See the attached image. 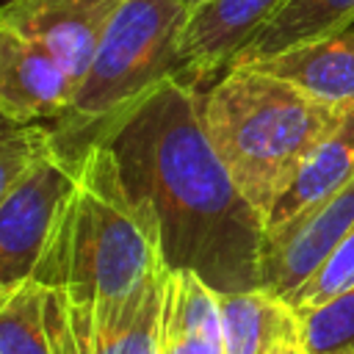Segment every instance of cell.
<instances>
[{
    "label": "cell",
    "mask_w": 354,
    "mask_h": 354,
    "mask_svg": "<svg viewBox=\"0 0 354 354\" xmlns=\"http://www.w3.org/2000/svg\"><path fill=\"white\" fill-rule=\"evenodd\" d=\"M127 196L152 213L171 271L216 293L260 288L266 221L238 191L199 119V86L166 77L97 141Z\"/></svg>",
    "instance_id": "6da1fadb"
},
{
    "label": "cell",
    "mask_w": 354,
    "mask_h": 354,
    "mask_svg": "<svg viewBox=\"0 0 354 354\" xmlns=\"http://www.w3.org/2000/svg\"><path fill=\"white\" fill-rule=\"evenodd\" d=\"M160 268L166 263L152 213L127 196L108 147L94 144L77 163L33 279L77 307L111 310Z\"/></svg>",
    "instance_id": "7a4b0ae2"
},
{
    "label": "cell",
    "mask_w": 354,
    "mask_h": 354,
    "mask_svg": "<svg viewBox=\"0 0 354 354\" xmlns=\"http://www.w3.org/2000/svg\"><path fill=\"white\" fill-rule=\"evenodd\" d=\"M340 113L343 108L254 66H230L199 91L205 136L263 221Z\"/></svg>",
    "instance_id": "3957f363"
},
{
    "label": "cell",
    "mask_w": 354,
    "mask_h": 354,
    "mask_svg": "<svg viewBox=\"0 0 354 354\" xmlns=\"http://www.w3.org/2000/svg\"><path fill=\"white\" fill-rule=\"evenodd\" d=\"M188 8L174 0H124L75 86L64 116L50 127L53 147L75 166L102 133L180 69Z\"/></svg>",
    "instance_id": "277c9868"
},
{
    "label": "cell",
    "mask_w": 354,
    "mask_h": 354,
    "mask_svg": "<svg viewBox=\"0 0 354 354\" xmlns=\"http://www.w3.org/2000/svg\"><path fill=\"white\" fill-rule=\"evenodd\" d=\"M75 171L77 166L50 147L0 202V290L33 277Z\"/></svg>",
    "instance_id": "5b68a950"
},
{
    "label": "cell",
    "mask_w": 354,
    "mask_h": 354,
    "mask_svg": "<svg viewBox=\"0 0 354 354\" xmlns=\"http://www.w3.org/2000/svg\"><path fill=\"white\" fill-rule=\"evenodd\" d=\"M75 80L36 39L0 19V119L39 124L66 113Z\"/></svg>",
    "instance_id": "8992f818"
},
{
    "label": "cell",
    "mask_w": 354,
    "mask_h": 354,
    "mask_svg": "<svg viewBox=\"0 0 354 354\" xmlns=\"http://www.w3.org/2000/svg\"><path fill=\"white\" fill-rule=\"evenodd\" d=\"M122 3L124 0H8L0 6V19L47 47L77 86Z\"/></svg>",
    "instance_id": "52a82bcc"
},
{
    "label": "cell",
    "mask_w": 354,
    "mask_h": 354,
    "mask_svg": "<svg viewBox=\"0 0 354 354\" xmlns=\"http://www.w3.org/2000/svg\"><path fill=\"white\" fill-rule=\"evenodd\" d=\"M354 227V174L313 210L266 241L260 260V288L288 296L296 290L326 252Z\"/></svg>",
    "instance_id": "ba28073f"
},
{
    "label": "cell",
    "mask_w": 354,
    "mask_h": 354,
    "mask_svg": "<svg viewBox=\"0 0 354 354\" xmlns=\"http://www.w3.org/2000/svg\"><path fill=\"white\" fill-rule=\"evenodd\" d=\"M282 6L285 0H205L188 14L174 77L199 86L224 72Z\"/></svg>",
    "instance_id": "9c48e42d"
},
{
    "label": "cell",
    "mask_w": 354,
    "mask_h": 354,
    "mask_svg": "<svg viewBox=\"0 0 354 354\" xmlns=\"http://www.w3.org/2000/svg\"><path fill=\"white\" fill-rule=\"evenodd\" d=\"M241 66L277 75L332 108H348L354 105V25Z\"/></svg>",
    "instance_id": "30bf717a"
},
{
    "label": "cell",
    "mask_w": 354,
    "mask_h": 354,
    "mask_svg": "<svg viewBox=\"0 0 354 354\" xmlns=\"http://www.w3.org/2000/svg\"><path fill=\"white\" fill-rule=\"evenodd\" d=\"M158 354H224L218 293L194 271H166Z\"/></svg>",
    "instance_id": "8fae6325"
},
{
    "label": "cell",
    "mask_w": 354,
    "mask_h": 354,
    "mask_svg": "<svg viewBox=\"0 0 354 354\" xmlns=\"http://www.w3.org/2000/svg\"><path fill=\"white\" fill-rule=\"evenodd\" d=\"M351 174H354V105L343 108L335 127L313 149V155L307 158V163L301 166L290 188L274 205L266 221V241L282 232L307 210H313L318 202H324Z\"/></svg>",
    "instance_id": "7c38bea8"
},
{
    "label": "cell",
    "mask_w": 354,
    "mask_h": 354,
    "mask_svg": "<svg viewBox=\"0 0 354 354\" xmlns=\"http://www.w3.org/2000/svg\"><path fill=\"white\" fill-rule=\"evenodd\" d=\"M218 313L224 354H274L301 337L299 313L266 288L218 293Z\"/></svg>",
    "instance_id": "4fadbf2b"
},
{
    "label": "cell",
    "mask_w": 354,
    "mask_h": 354,
    "mask_svg": "<svg viewBox=\"0 0 354 354\" xmlns=\"http://www.w3.org/2000/svg\"><path fill=\"white\" fill-rule=\"evenodd\" d=\"M354 25V0H285L274 19L243 47L230 66L277 55L310 39H321ZM227 66V69H230Z\"/></svg>",
    "instance_id": "5bb4252c"
},
{
    "label": "cell",
    "mask_w": 354,
    "mask_h": 354,
    "mask_svg": "<svg viewBox=\"0 0 354 354\" xmlns=\"http://www.w3.org/2000/svg\"><path fill=\"white\" fill-rule=\"evenodd\" d=\"M0 354H53L44 326V285L33 277L0 290Z\"/></svg>",
    "instance_id": "9a60e30c"
},
{
    "label": "cell",
    "mask_w": 354,
    "mask_h": 354,
    "mask_svg": "<svg viewBox=\"0 0 354 354\" xmlns=\"http://www.w3.org/2000/svg\"><path fill=\"white\" fill-rule=\"evenodd\" d=\"M351 288H354V227L326 252V257L315 266V271L296 290L285 296V301L296 313H304L337 299Z\"/></svg>",
    "instance_id": "2e32d148"
},
{
    "label": "cell",
    "mask_w": 354,
    "mask_h": 354,
    "mask_svg": "<svg viewBox=\"0 0 354 354\" xmlns=\"http://www.w3.org/2000/svg\"><path fill=\"white\" fill-rule=\"evenodd\" d=\"M301 343L310 354L354 351V288L337 299L299 313Z\"/></svg>",
    "instance_id": "e0dca14e"
},
{
    "label": "cell",
    "mask_w": 354,
    "mask_h": 354,
    "mask_svg": "<svg viewBox=\"0 0 354 354\" xmlns=\"http://www.w3.org/2000/svg\"><path fill=\"white\" fill-rule=\"evenodd\" d=\"M50 147L53 136L44 124H14L0 130V202Z\"/></svg>",
    "instance_id": "ac0fdd59"
},
{
    "label": "cell",
    "mask_w": 354,
    "mask_h": 354,
    "mask_svg": "<svg viewBox=\"0 0 354 354\" xmlns=\"http://www.w3.org/2000/svg\"><path fill=\"white\" fill-rule=\"evenodd\" d=\"M44 326L53 354H83L66 310V299L58 288H44Z\"/></svg>",
    "instance_id": "d6986e66"
},
{
    "label": "cell",
    "mask_w": 354,
    "mask_h": 354,
    "mask_svg": "<svg viewBox=\"0 0 354 354\" xmlns=\"http://www.w3.org/2000/svg\"><path fill=\"white\" fill-rule=\"evenodd\" d=\"M274 354H310V351L304 348V343H301V337H299V340H290V343L279 346ZM326 354H354V351H326Z\"/></svg>",
    "instance_id": "ffe728a7"
},
{
    "label": "cell",
    "mask_w": 354,
    "mask_h": 354,
    "mask_svg": "<svg viewBox=\"0 0 354 354\" xmlns=\"http://www.w3.org/2000/svg\"><path fill=\"white\" fill-rule=\"evenodd\" d=\"M174 3H180V6H185L188 11H194V8H196V6H202L205 0H174Z\"/></svg>",
    "instance_id": "44dd1931"
}]
</instances>
